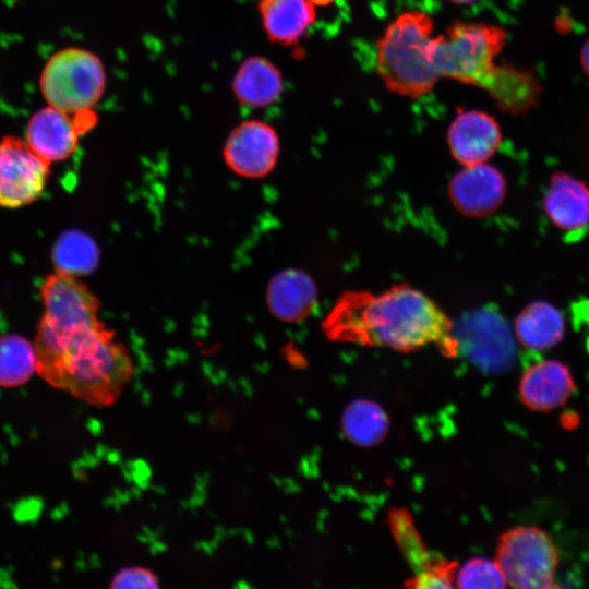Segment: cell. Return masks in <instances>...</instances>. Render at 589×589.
<instances>
[{
  "label": "cell",
  "mask_w": 589,
  "mask_h": 589,
  "mask_svg": "<svg viewBox=\"0 0 589 589\" xmlns=\"http://www.w3.org/2000/svg\"><path fill=\"white\" fill-rule=\"evenodd\" d=\"M332 339L413 352L434 345L446 357L458 353L454 323L424 292L406 284L375 294L346 292L325 323Z\"/></svg>",
  "instance_id": "cell-1"
},
{
  "label": "cell",
  "mask_w": 589,
  "mask_h": 589,
  "mask_svg": "<svg viewBox=\"0 0 589 589\" xmlns=\"http://www.w3.org/2000/svg\"><path fill=\"white\" fill-rule=\"evenodd\" d=\"M34 348L36 373L91 406H111L133 373L127 348L100 321L57 326L40 320Z\"/></svg>",
  "instance_id": "cell-2"
},
{
  "label": "cell",
  "mask_w": 589,
  "mask_h": 589,
  "mask_svg": "<svg viewBox=\"0 0 589 589\" xmlns=\"http://www.w3.org/2000/svg\"><path fill=\"white\" fill-rule=\"evenodd\" d=\"M433 28L432 17L418 10L402 12L385 28L376 44V71L392 93L418 98L441 79L430 55Z\"/></svg>",
  "instance_id": "cell-3"
},
{
  "label": "cell",
  "mask_w": 589,
  "mask_h": 589,
  "mask_svg": "<svg viewBox=\"0 0 589 589\" xmlns=\"http://www.w3.org/2000/svg\"><path fill=\"white\" fill-rule=\"evenodd\" d=\"M505 43L506 32L500 26L457 21L433 36L430 55L440 77L479 87Z\"/></svg>",
  "instance_id": "cell-4"
},
{
  "label": "cell",
  "mask_w": 589,
  "mask_h": 589,
  "mask_svg": "<svg viewBox=\"0 0 589 589\" xmlns=\"http://www.w3.org/2000/svg\"><path fill=\"white\" fill-rule=\"evenodd\" d=\"M106 71L94 52L67 48L45 64L40 89L49 106L69 113L91 110L106 89Z\"/></svg>",
  "instance_id": "cell-5"
},
{
  "label": "cell",
  "mask_w": 589,
  "mask_h": 589,
  "mask_svg": "<svg viewBox=\"0 0 589 589\" xmlns=\"http://www.w3.org/2000/svg\"><path fill=\"white\" fill-rule=\"evenodd\" d=\"M496 562L508 586L517 589L556 588L560 551L552 537L536 526H516L502 533Z\"/></svg>",
  "instance_id": "cell-6"
},
{
  "label": "cell",
  "mask_w": 589,
  "mask_h": 589,
  "mask_svg": "<svg viewBox=\"0 0 589 589\" xmlns=\"http://www.w3.org/2000/svg\"><path fill=\"white\" fill-rule=\"evenodd\" d=\"M50 164L26 142L15 136L0 141V205L20 207L34 202L44 191Z\"/></svg>",
  "instance_id": "cell-7"
},
{
  "label": "cell",
  "mask_w": 589,
  "mask_h": 589,
  "mask_svg": "<svg viewBox=\"0 0 589 589\" xmlns=\"http://www.w3.org/2000/svg\"><path fill=\"white\" fill-rule=\"evenodd\" d=\"M95 121L96 116L92 109L69 113L48 105L31 118L26 143L47 163L61 161L74 153L80 136Z\"/></svg>",
  "instance_id": "cell-8"
},
{
  "label": "cell",
  "mask_w": 589,
  "mask_h": 589,
  "mask_svg": "<svg viewBox=\"0 0 589 589\" xmlns=\"http://www.w3.org/2000/svg\"><path fill=\"white\" fill-rule=\"evenodd\" d=\"M454 335L459 349L466 350L469 358L489 371L504 370L515 357V342L512 333L497 313L479 311L470 314L455 327Z\"/></svg>",
  "instance_id": "cell-9"
},
{
  "label": "cell",
  "mask_w": 589,
  "mask_h": 589,
  "mask_svg": "<svg viewBox=\"0 0 589 589\" xmlns=\"http://www.w3.org/2000/svg\"><path fill=\"white\" fill-rule=\"evenodd\" d=\"M280 151L276 130L267 122L249 119L235 125L224 145V158L236 173L261 178L275 167Z\"/></svg>",
  "instance_id": "cell-10"
},
{
  "label": "cell",
  "mask_w": 589,
  "mask_h": 589,
  "mask_svg": "<svg viewBox=\"0 0 589 589\" xmlns=\"http://www.w3.org/2000/svg\"><path fill=\"white\" fill-rule=\"evenodd\" d=\"M43 321L58 326H74L99 321V301L74 275L59 272L41 285Z\"/></svg>",
  "instance_id": "cell-11"
},
{
  "label": "cell",
  "mask_w": 589,
  "mask_h": 589,
  "mask_svg": "<svg viewBox=\"0 0 589 589\" xmlns=\"http://www.w3.org/2000/svg\"><path fill=\"white\" fill-rule=\"evenodd\" d=\"M506 190L503 173L486 163L462 166L448 183L454 207L462 215L478 218L494 213L502 205Z\"/></svg>",
  "instance_id": "cell-12"
},
{
  "label": "cell",
  "mask_w": 589,
  "mask_h": 589,
  "mask_svg": "<svg viewBox=\"0 0 589 589\" xmlns=\"http://www.w3.org/2000/svg\"><path fill=\"white\" fill-rule=\"evenodd\" d=\"M577 385L567 364L543 359L527 368L520 376L518 394L521 404L536 412H549L567 404Z\"/></svg>",
  "instance_id": "cell-13"
},
{
  "label": "cell",
  "mask_w": 589,
  "mask_h": 589,
  "mask_svg": "<svg viewBox=\"0 0 589 589\" xmlns=\"http://www.w3.org/2000/svg\"><path fill=\"white\" fill-rule=\"evenodd\" d=\"M502 132L493 116L481 110H465L452 121L447 144L452 156L462 166L485 163L498 148Z\"/></svg>",
  "instance_id": "cell-14"
},
{
  "label": "cell",
  "mask_w": 589,
  "mask_h": 589,
  "mask_svg": "<svg viewBox=\"0 0 589 589\" xmlns=\"http://www.w3.org/2000/svg\"><path fill=\"white\" fill-rule=\"evenodd\" d=\"M542 206L550 221L567 235L582 233L589 226V187L569 173L551 176Z\"/></svg>",
  "instance_id": "cell-15"
},
{
  "label": "cell",
  "mask_w": 589,
  "mask_h": 589,
  "mask_svg": "<svg viewBox=\"0 0 589 589\" xmlns=\"http://www.w3.org/2000/svg\"><path fill=\"white\" fill-rule=\"evenodd\" d=\"M231 91L240 105L262 109L279 100L284 93V77L280 69L268 58L250 56L237 68Z\"/></svg>",
  "instance_id": "cell-16"
},
{
  "label": "cell",
  "mask_w": 589,
  "mask_h": 589,
  "mask_svg": "<svg viewBox=\"0 0 589 589\" xmlns=\"http://www.w3.org/2000/svg\"><path fill=\"white\" fill-rule=\"evenodd\" d=\"M479 87L489 93L501 110L513 115L531 109L541 94L540 81L531 71L508 63L495 64Z\"/></svg>",
  "instance_id": "cell-17"
},
{
  "label": "cell",
  "mask_w": 589,
  "mask_h": 589,
  "mask_svg": "<svg viewBox=\"0 0 589 589\" xmlns=\"http://www.w3.org/2000/svg\"><path fill=\"white\" fill-rule=\"evenodd\" d=\"M257 13L269 41L297 44L315 22V7L309 0H259Z\"/></svg>",
  "instance_id": "cell-18"
},
{
  "label": "cell",
  "mask_w": 589,
  "mask_h": 589,
  "mask_svg": "<svg viewBox=\"0 0 589 589\" xmlns=\"http://www.w3.org/2000/svg\"><path fill=\"white\" fill-rule=\"evenodd\" d=\"M565 320L561 311L546 301L528 303L516 316V341L527 350L544 351L555 347L565 335Z\"/></svg>",
  "instance_id": "cell-19"
},
{
  "label": "cell",
  "mask_w": 589,
  "mask_h": 589,
  "mask_svg": "<svg viewBox=\"0 0 589 589\" xmlns=\"http://www.w3.org/2000/svg\"><path fill=\"white\" fill-rule=\"evenodd\" d=\"M389 420L384 409L369 399L350 402L341 417V430L346 437L363 447L373 446L385 437Z\"/></svg>",
  "instance_id": "cell-20"
},
{
  "label": "cell",
  "mask_w": 589,
  "mask_h": 589,
  "mask_svg": "<svg viewBox=\"0 0 589 589\" xmlns=\"http://www.w3.org/2000/svg\"><path fill=\"white\" fill-rule=\"evenodd\" d=\"M279 285L272 292L273 308L288 321L308 316L316 302V289L304 273L294 271L279 277Z\"/></svg>",
  "instance_id": "cell-21"
},
{
  "label": "cell",
  "mask_w": 589,
  "mask_h": 589,
  "mask_svg": "<svg viewBox=\"0 0 589 589\" xmlns=\"http://www.w3.org/2000/svg\"><path fill=\"white\" fill-rule=\"evenodd\" d=\"M36 373L34 345L20 335L0 337V387L26 384Z\"/></svg>",
  "instance_id": "cell-22"
},
{
  "label": "cell",
  "mask_w": 589,
  "mask_h": 589,
  "mask_svg": "<svg viewBox=\"0 0 589 589\" xmlns=\"http://www.w3.org/2000/svg\"><path fill=\"white\" fill-rule=\"evenodd\" d=\"M387 520L396 543L416 573L431 567L441 558L430 553L408 510L395 508Z\"/></svg>",
  "instance_id": "cell-23"
},
{
  "label": "cell",
  "mask_w": 589,
  "mask_h": 589,
  "mask_svg": "<svg viewBox=\"0 0 589 589\" xmlns=\"http://www.w3.org/2000/svg\"><path fill=\"white\" fill-rule=\"evenodd\" d=\"M56 269L71 275L89 273L97 263L95 243L80 231H67L60 236L52 253Z\"/></svg>",
  "instance_id": "cell-24"
},
{
  "label": "cell",
  "mask_w": 589,
  "mask_h": 589,
  "mask_svg": "<svg viewBox=\"0 0 589 589\" xmlns=\"http://www.w3.org/2000/svg\"><path fill=\"white\" fill-rule=\"evenodd\" d=\"M507 586L506 577L495 558L473 557L456 572L455 587L457 588H505Z\"/></svg>",
  "instance_id": "cell-25"
},
{
  "label": "cell",
  "mask_w": 589,
  "mask_h": 589,
  "mask_svg": "<svg viewBox=\"0 0 589 589\" xmlns=\"http://www.w3.org/2000/svg\"><path fill=\"white\" fill-rule=\"evenodd\" d=\"M457 568V563L440 558L431 567L420 573H416L412 577L407 579L405 586L419 589L453 588L455 587Z\"/></svg>",
  "instance_id": "cell-26"
},
{
  "label": "cell",
  "mask_w": 589,
  "mask_h": 589,
  "mask_svg": "<svg viewBox=\"0 0 589 589\" xmlns=\"http://www.w3.org/2000/svg\"><path fill=\"white\" fill-rule=\"evenodd\" d=\"M111 588L115 589H151L158 588V578L147 568L132 566L119 570L112 578Z\"/></svg>",
  "instance_id": "cell-27"
},
{
  "label": "cell",
  "mask_w": 589,
  "mask_h": 589,
  "mask_svg": "<svg viewBox=\"0 0 589 589\" xmlns=\"http://www.w3.org/2000/svg\"><path fill=\"white\" fill-rule=\"evenodd\" d=\"M580 64L585 74L589 77V38L585 41L580 50Z\"/></svg>",
  "instance_id": "cell-28"
},
{
  "label": "cell",
  "mask_w": 589,
  "mask_h": 589,
  "mask_svg": "<svg viewBox=\"0 0 589 589\" xmlns=\"http://www.w3.org/2000/svg\"><path fill=\"white\" fill-rule=\"evenodd\" d=\"M314 7H326L336 0H309Z\"/></svg>",
  "instance_id": "cell-29"
},
{
  "label": "cell",
  "mask_w": 589,
  "mask_h": 589,
  "mask_svg": "<svg viewBox=\"0 0 589 589\" xmlns=\"http://www.w3.org/2000/svg\"><path fill=\"white\" fill-rule=\"evenodd\" d=\"M449 1L456 4H470L472 2H476L477 0H449Z\"/></svg>",
  "instance_id": "cell-30"
}]
</instances>
